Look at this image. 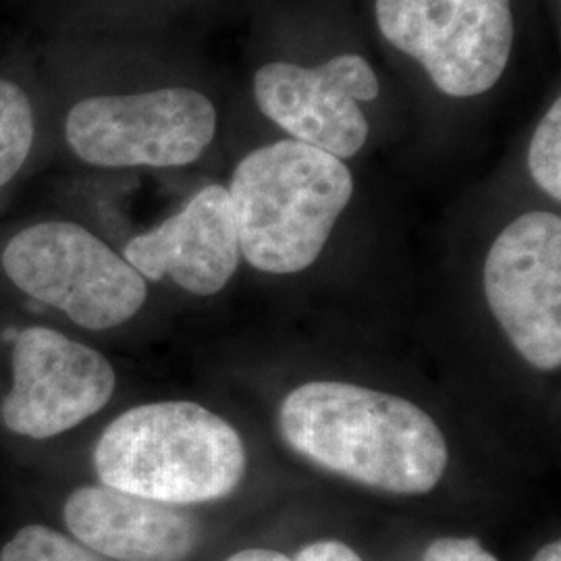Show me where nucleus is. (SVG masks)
I'll list each match as a JSON object with an SVG mask.
<instances>
[{"mask_svg":"<svg viewBox=\"0 0 561 561\" xmlns=\"http://www.w3.org/2000/svg\"><path fill=\"white\" fill-rule=\"evenodd\" d=\"M484 296L522 358L541 370L561 364V219L526 213L493 241Z\"/></svg>","mask_w":561,"mask_h":561,"instance_id":"7","label":"nucleus"},{"mask_svg":"<svg viewBox=\"0 0 561 561\" xmlns=\"http://www.w3.org/2000/svg\"><path fill=\"white\" fill-rule=\"evenodd\" d=\"M382 38L421 62L451 99L489 92L510 62L514 15L507 0H377Z\"/></svg>","mask_w":561,"mask_h":561,"instance_id":"6","label":"nucleus"},{"mask_svg":"<svg viewBox=\"0 0 561 561\" xmlns=\"http://www.w3.org/2000/svg\"><path fill=\"white\" fill-rule=\"evenodd\" d=\"M225 561H291L287 556L271 549H243Z\"/></svg>","mask_w":561,"mask_h":561,"instance_id":"17","label":"nucleus"},{"mask_svg":"<svg viewBox=\"0 0 561 561\" xmlns=\"http://www.w3.org/2000/svg\"><path fill=\"white\" fill-rule=\"evenodd\" d=\"M217 134V108L190 88L80 101L65 138L81 161L104 169L183 167L198 161Z\"/></svg>","mask_w":561,"mask_h":561,"instance_id":"5","label":"nucleus"},{"mask_svg":"<svg viewBox=\"0 0 561 561\" xmlns=\"http://www.w3.org/2000/svg\"><path fill=\"white\" fill-rule=\"evenodd\" d=\"M285 443L317 466L396 495H424L445 474L442 428L416 403L350 382L294 389L279 410Z\"/></svg>","mask_w":561,"mask_h":561,"instance_id":"1","label":"nucleus"},{"mask_svg":"<svg viewBox=\"0 0 561 561\" xmlns=\"http://www.w3.org/2000/svg\"><path fill=\"white\" fill-rule=\"evenodd\" d=\"M227 192L241 256L262 273L291 275L321 256L354 196V178L337 157L280 140L240 161Z\"/></svg>","mask_w":561,"mask_h":561,"instance_id":"3","label":"nucleus"},{"mask_svg":"<svg viewBox=\"0 0 561 561\" xmlns=\"http://www.w3.org/2000/svg\"><path fill=\"white\" fill-rule=\"evenodd\" d=\"M2 268L25 296L90 331L134 319L148 296L140 273L76 222L46 221L23 229L7 243Z\"/></svg>","mask_w":561,"mask_h":561,"instance_id":"4","label":"nucleus"},{"mask_svg":"<svg viewBox=\"0 0 561 561\" xmlns=\"http://www.w3.org/2000/svg\"><path fill=\"white\" fill-rule=\"evenodd\" d=\"M0 561H108L67 533L46 524H25L0 549Z\"/></svg>","mask_w":561,"mask_h":561,"instance_id":"13","label":"nucleus"},{"mask_svg":"<svg viewBox=\"0 0 561 561\" xmlns=\"http://www.w3.org/2000/svg\"><path fill=\"white\" fill-rule=\"evenodd\" d=\"M123 259L144 279L171 277L194 296L219 294L241 259L229 192L222 185L204 187L178 215L129 241Z\"/></svg>","mask_w":561,"mask_h":561,"instance_id":"10","label":"nucleus"},{"mask_svg":"<svg viewBox=\"0 0 561 561\" xmlns=\"http://www.w3.org/2000/svg\"><path fill=\"white\" fill-rule=\"evenodd\" d=\"M296 561H362V558L345 542L317 541L301 547Z\"/></svg>","mask_w":561,"mask_h":561,"instance_id":"16","label":"nucleus"},{"mask_svg":"<svg viewBox=\"0 0 561 561\" xmlns=\"http://www.w3.org/2000/svg\"><path fill=\"white\" fill-rule=\"evenodd\" d=\"M101 484L187 507L231 495L245 474L240 433L194 401H157L123 412L94 447Z\"/></svg>","mask_w":561,"mask_h":561,"instance_id":"2","label":"nucleus"},{"mask_svg":"<svg viewBox=\"0 0 561 561\" xmlns=\"http://www.w3.org/2000/svg\"><path fill=\"white\" fill-rule=\"evenodd\" d=\"M507 2H512V0H507Z\"/></svg>","mask_w":561,"mask_h":561,"instance_id":"19","label":"nucleus"},{"mask_svg":"<svg viewBox=\"0 0 561 561\" xmlns=\"http://www.w3.org/2000/svg\"><path fill=\"white\" fill-rule=\"evenodd\" d=\"M62 524L108 561H190L202 542L201 522L185 507L106 484L73 489L62 503Z\"/></svg>","mask_w":561,"mask_h":561,"instance_id":"11","label":"nucleus"},{"mask_svg":"<svg viewBox=\"0 0 561 561\" xmlns=\"http://www.w3.org/2000/svg\"><path fill=\"white\" fill-rule=\"evenodd\" d=\"M13 382L0 421L27 439L76 428L108 403L117 387L111 362L90 345L48 327H27L13 341Z\"/></svg>","mask_w":561,"mask_h":561,"instance_id":"8","label":"nucleus"},{"mask_svg":"<svg viewBox=\"0 0 561 561\" xmlns=\"http://www.w3.org/2000/svg\"><path fill=\"white\" fill-rule=\"evenodd\" d=\"M528 169L535 183L553 201H561V101L545 113L528 148Z\"/></svg>","mask_w":561,"mask_h":561,"instance_id":"14","label":"nucleus"},{"mask_svg":"<svg viewBox=\"0 0 561 561\" xmlns=\"http://www.w3.org/2000/svg\"><path fill=\"white\" fill-rule=\"evenodd\" d=\"M422 561H500L482 547L479 539L445 537L431 542Z\"/></svg>","mask_w":561,"mask_h":561,"instance_id":"15","label":"nucleus"},{"mask_svg":"<svg viewBox=\"0 0 561 561\" xmlns=\"http://www.w3.org/2000/svg\"><path fill=\"white\" fill-rule=\"evenodd\" d=\"M379 80L360 55H340L319 67L268 62L254 76V101L266 119L294 140L352 159L368 140L358 102L379 96Z\"/></svg>","mask_w":561,"mask_h":561,"instance_id":"9","label":"nucleus"},{"mask_svg":"<svg viewBox=\"0 0 561 561\" xmlns=\"http://www.w3.org/2000/svg\"><path fill=\"white\" fill-rule=\"evenodd\" d=\"M34 108L15 81L0 78V187L21 171L34 144Z\"/></svg>","mask_w":561,"mask_h":561,"instance_id":"12","label":"nucleus"},{"mask_svg":"<svg viewBox=\"0 0 561 561\" xmlns=\"http://www.w3.org/2000/svg\"><path fill=\"white\" fill-rule=\"evenodd\" d=\"M533 561H561V542L553 541L545 545Z\"/></svg>","mask_w":561,"mask_h":561,"instance_id":"18","label":"nucleus"}]
</instances>
